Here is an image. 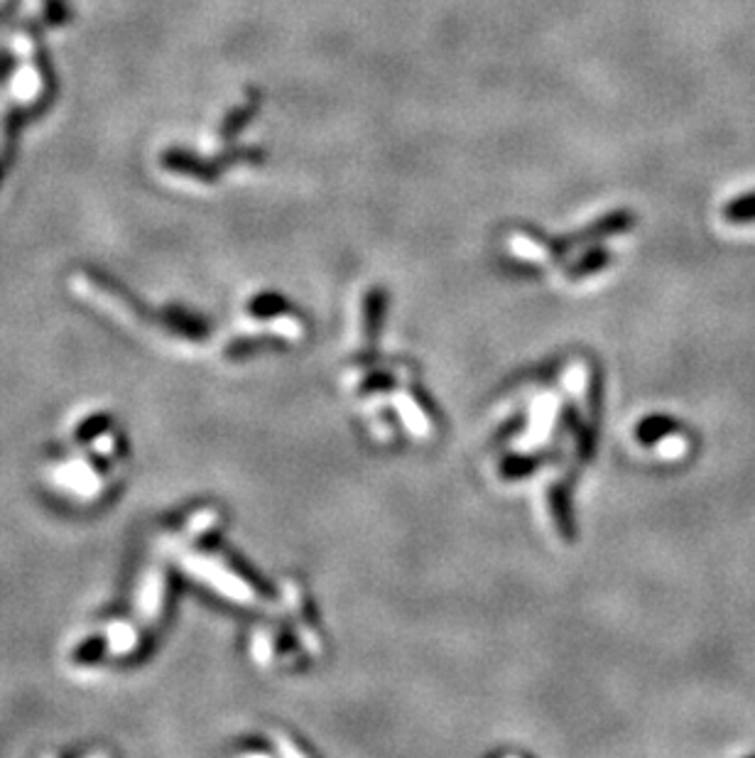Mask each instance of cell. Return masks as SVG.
Here are the masks:
<instances>
[{"mask_svg": "<svg viewBox=\"0 0 755 758\" xmlns=\"http://www.w3.org/2000/svg\"><path fill=\"white\" fill-rule=\"evenodd\" d=\"M258 106H260L258 89H251V99H248V104L233 108L231 116H228L226 121L221 123V138H224V140L236 138V135L241 133L243 128H246L248 123L253 121V116H255V111H258Z\"/></svg>", "mask_w": 755, "mask_h": 758, "instance_id": "obj_1", "label": "cell"}, {"mask_svg": "<svg viewBox=\"0 0 755 758\" xmlns=\"http://www.w3.org/2000/svg\"><path fill=\"white\" fill-rule=\"evenodd\" d=\"M721 214H724V219L729 224H751V221H755V192L731 199Z\"/></svg>", "mask_w": 755, "mask_h": 758, "instance_id": "obj_2", "label": "cell"}, {"mask_svg": "<svg viewBox=\"0 0 755 758\" xmlns=\"http://www.w3.org/2000/svg\"><path fill=\"white\" fill-rule=\"evenodd\" d=\"M606 261H608L606 253L601 251V248H594V251H589V256H584V261L579 263V268L574 265V270L569 275H584V273H591V270H599Z\"/></svg>", "mask_w": 755, "mask_h": 758, "instance_id": "obj_3", "label": "cell"}]
</instances>
